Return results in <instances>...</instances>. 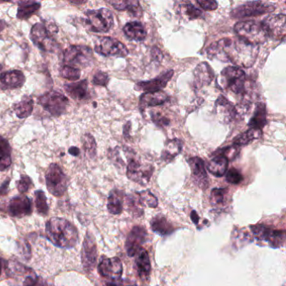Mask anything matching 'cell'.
Instances as JSON below:
<instances>
[{
	"mask_svg": "<svg viewBox=\"0 0 286 286\" xmlns=\"http://www.w3.org/2000/svg\"><path fill=\"white\" fill-rule=\"evenodd\" d=\"M259 52V46H254L238 38L220 40L210 45L206 50L210 59L232 62L236 66L246 68H250L255 63Z\"/></svg>",
	"mask_w": 286,
	"mask_h": 286,
	"instance_id": "obj_1",
	"label": "cell"
},
{
	"mask_svg": "<svg viewBox=\"0 0 286 286\" xmlns=\"http://www.w3.org/2000/svg\"><path fill=\"white\" fill-rule=\"evenodd\" d=\"M46 233L49 240L60 247L71 249L78 243V229L64 218L49 220L46 223Z\"/></svg>",
	"mask_w": 286,
	"mask_h": 286,
	"instance_id": "obj_2",
	"label": "cell"
},
{
	"mask_svg": "<svg viewBox=\"0 0 286 286\" xmlns=\"http://www.w3.org/2000/svg\"><path fill=\"white\" fill-rule=\"evenodd\" d=\"M246 75L242 69L228 67L222 70L217 79V86L223 91H230L236 94L245 92Z\"/></svg>",
	"mask_w": 286,
	"mask_h": 286,
	"instance_id": "obj_3",
	"label": "cell"
},
{
	"mask_svg": "<svg viewBox=\"0 0 286 286\" xmlns=\"http://www.w3.org/2000/svg\"><path fill=\"white\" fill-rule=\"evenodd\" d=\"M234 31L238 35V39L254 46H259L260 44L264 43L268 39V35L263 26L255 21L238 22L234 26Z\"/></svg>",
	"mask_w": 286,
	"mask_h": 286,
	"instance_id": "obj_4",
	"label": "cell"
},
{
	"mask_svg": "<svg viewBox=\"0 0 286 286\" xmlns=\"http://www.w3.org/2000/svg\"><path fill=\"white\" fill-rule=\"evenodd\" d=\"M85 24L91 31L108 32L113 26V15L109 9L102 8L85 12Z\"/></svg>",
	"mask_w": 286,
	"mask_h": 286,
	"instance_id": "obj_5",
	"label": "cell"
},
{
	"mask_svg": "<svg viewBox=\"0 0 286 286\" xmlns=\"http://www.w3.org/2000/svg\"><path fill=\"white\" fill-rule=\"evenodd\" d=\"M93 61L92 49L84 46H71L65 50L63 62L66 66L75 67H87ZM79 69V68H78Z\"/></svg>",
	"mask_w": 286,
	"mask_h": 286,
	"instance_id": "obj_6",
	"label": "cell"
},
{
	"mask_svg": "<svg viewBox=\"0 0 286 286\" xmlns=\"http://www.w3.org/2000/svg\"><path fill=\"white\" fill-rule=\"evenodd\" d=\"M46 186L51 194L62 197L67 192L68 178L58 164H51L46 174Z\"/></svg>",
	"mask_w": 286,
	"mask_h": 286,
	"instance_id": "obj_7",
	"label": "cell"
},
{
	"mask_svg": "<svg viewBox=\"0 0 286 286\" xmlns=\"http://www.w3.org/2000/svg\"><path fill=\"white\" fill-rule=\"evenodd\" d=\"M38 103L50 115L54 117H59L66 112L69 101L63 94L51 91L40 97Z\"/></svg>",
	"mask_w": 286,
	"mask_h": 286,
	"instance_id": "obj_8",
	"label": "cell"
},
{
	"mask_svg": "<svg viewBox=\"0 0 286 286\" xmlns=\"http://www.w3.org/2000/svg\"><path fill=\"white\" fill-rule=\"evenodd\" d=\"M30 39L42 51L55 52L58 48V44L53 38L50 30L43 24L37 23L33 26L30 31Z\"/></svg>",
	"mask_w": 286,
	"mask_h": 286,
	"instance_id": "obj_9",
	"label": "cell"
},
{
	"mask_svg": "<svg viewBox=\"0 0 286 286\" xmlns=\"http://www.w3.org/2000/svg\"><path fill=\"white\" fill-rule=\"evenodd\" d=\"M254 238L268 243L270 247L279 249L284 246L285 242L284 230H275L265 225H254L251 227Z\"/></svg>",
	"mask_w": 286,
	"mask_h": 286,
	"instance_id": "obj_10",
	"label": "cell"
},
{
	"mask_svg": "<svg viewBox=\"0 0 286 286\" xmlns=\"http://www.w3.org/2000/svg\"><path fill=\"white\" fill-rule=\"evenodd\" d=\"M95 51L104 56L125 58L128 55V50L126 46L118 40L111 37H99L95 42Z\"/></svg>",
	"mask_w": 286,
	"mask_h": 286,
	"instance_id": "obj_11",
	"label": "cell"
},
{
	"mask_svg": "<svg viewBox=\"0 0 286 286\" xmlns=\"http://www.w3.org/2000/svg\"><path fill=\"white\" fill-rule=\"evenodd\" d=\"M153 165L148 163H142L135 159L131 160L127 165V177L135 183L145 185L149 183L153 175Z\"/></svg>",
	"mask_w": 286,
	"mask_h": 286,
	"instance_id": "obj_12",
	"label": "cell"
},
{
	"mask_svg": "<svg viewBox=\"0 0 286 286\" xmlns=\"http://www.w3.org/2000/svg\"><path fill=\"white\" fill-rule=\"evenodd\" d=\"M275 6L264 2H247L240 5L231 11V16L235 18H246V17L258 16L264 14H270L275 11Z\"/></svg>",
	"mask_w": 286,
	"mask_h": 286,
	"instance_id": "obj_13",
	"label": "cell"
},
{
	"mask_svg": "<svg viewBox=\"0 0 286 286\" xmlns=\"http://www.w3.org/2000/svg\"><path fill=\"white\" fill-rule=\"evenodd\" d=\"M285 14H272L261 23L268 37L280 41L284 40L286 33Z\"/></svg>",
	"mask_w": 286,
	"mask_h": 286,
	"instance_id": "obj_14",
	"label": "cell"
},
{
	"mask_svg": "<svg viewBox=\"0 0 286 286\" xmlns=\"http://www.w3.org/2000/svg\"><path fill=\"white\" fill-rule=\"evenodd\" d=\"M98 259V250H97L96 241L92 234L87 232L83 242L82 250V263L83 268L87 272L93 270L96 265Z\"/></svg>",
	"mask_w": 286,
	"mask_h": 286,
	"instance_id": "obj_15",
	"label": "cell"
},
{
	"mask_svg": "<svg viewBox=\"0 0 286 286\" xmlns=\"http://www.w3.org/2000/svg\"><path fill=\"white\" fill-rule=\"evenodd\" d=\"M148 233L146 229L141 226H135L128 234L125 247L127 254L129 257H135L140 250H142V245L146 242Z\"/></svg>",
	"mask_w": 286,
	"mask_h": 286,
	"instance_id": "obj_16",
	"label": "cell"
},
{
	"mask_svg": "<svg viewBox=\"0 0 286 286\" xmlns=\"http://www.w3.org/2000/svg\"><path fill=\"white\" fill-rule=\"evenodd\" d=\"M98 269L101 276L115 281L121 279L123 275V264L121 260L117 257L112 259L103 258L100 261Z\"/></svg>",
	"mask_w": 286,
	"mask_h": 286,
	"instance_id": "obj_17",
	"label": "cell"
},
{
	"mask_svg": "<svg viewBox=\"0 0 286 286\" xmlns=\"http://www.w3.org/2000/svg\"><path fill=\"white\" fill-rule=\"evenodd\" d=\"M188 163L190 165L194 183L202 190L208 187V177L206 174L203 160L199 157H193L189 159Z\"/></svg>",
	"mask_w": 286,
	"mask_h": 286,
	"instance_id": "obj_18",
	"label": "cell"
},
{
	"mask_svg": "<svg viewBox=\"0 0 286 286\" xmlns=\"http://www.w3.org/2000/svg\"><path fill=\"white\" fill-rule=\"evenodd\" d=\"M173 73L174 71H168L165 73L161 74L160 77L154 78L152 80L137 83L135 86V90L148 92L161 91V89L166 87L169 81L173 77Z\"/></svg>",
	"mask_w": 286,
	"mask_h": 286,
	"instance_id": "obj_19",
	"label": "cell"
},
{
	"mask_svg": "<svg viewBox=\"0 0 286 286\" xmlns=\"http://www.w3.org/2000/svg\"><path fill=\"white\" fill-rule=\"evenodd\" d=\"M9 215L15 218H22L30 215L32 212V204L26 196H18L10 200L8 206Z\"/></svg>",
	"mask_w": 286,
	"mask_h": 286,
	"instance_id": "obj_20",
	"label": "cell"
},
{
	"mask_svg": "<svg viewBox=\"0 0 286 286\" xmlns=\"http://www.w3.org/2000/svg\"><path fill=\"white\" fill-rule=\"evenodd\" d=\"M217 116L220 121L224 124L231 123L237 116V108L225 97L220 96L215 103Z\"/></svg>",
	"mask_w": 286,
	"mask_h": 286,
	"instance_id": "obj_21",
	"label": "cell"
},
{
	"mask_svg": "<svg viewBox=\"0 0 286 286\" xmlns=\"http://www.w3.org/2000/svg\"><path fill=\"white\" fill-rule=\"evenodd\" d=\"M26 83V77L23 72L18 70L7 71L0 74V89H16Z\"/></svg>",
	"mask_w": 286,
	"mask_h": 286,
	"instance_id": "obj_22",
	"label": "cell"
},
{
	"mask_svg": "<svg viewBox=\"0 0 286 286\" xmlns=\"http://www.w3.org/2000/svg\"><path fill=\"white\" fill-rule=\"evenodd\" d=\"M214 78V71L211 68L210 65L206 62H202L197 65L194 71V86L197 89L207 86Z\"/></svg>",
	"mask_w": 286,
	"mask_h": 286,
	"instance_id": "obj_23",
	"label": "cell"
},
{
	"mask_svg": "<svg viewBox=\"0 0 286 286\" xmlns=\"http://www.w3.org/2000/svg\"><path fill=\"white\" fill-rule=\"evenodd\" d=\"M135 256H136L135 269H136L138 276L144 280L149 279L150 272H151V263H150L149 254L146 250L142 249Z\"/></svg>",
	"mask_w": 286,
	"mask_h": 286,
	"instance_id": "obj_24",
	"label": "cell"
},
{
	"mask_svg": "<svg viewBox=\"0 0 286 286\" xmlns=\"http://www.w3.org/2000/svg\"><path fill=\"white\" fill-rule=\"evenodd\" d=\"M64 89L71 99H76L78 101H82L87 99L89 96L88 92V83L87 80L80 81L78 83L66 84Z\"/></svg>",
	"mask_w": 286,
	"mask_h": 286,
	"instance_id": "obj_25",
	"label": "cell"
},
{
	"mask_svg": "<svg viewBox=\"0 0 286 286\" xmlns=\"http://www.w3.org/2000/svg\"><path fill=\"white\" fill-rule=\"evenodd\" d=\"M168 100L167 94L163 91L145 92L140 97V106L141 108L162 105Z\"/></svg>",
	"mask_w": 286,
	"mask_h": 286,
	"instance_id": "obj_26",
	"label": "cell"
},
{
	"mask_svg": "<svg viewBox=\"0 0 286 286\" xmlns=\"http://www.w3.org/2000/svg\"><path fill=\"white\" fill-rule=\"evenodd\" d=\"M123 30L128 38L135 42H142L147 35L145 28L142 24L138 21H133L126 24Z\"/></svg>",
	"mask_w": 286,
	"mask_h": 286,
	"instance_id": "obj_27",
	"label": "cell"
},
{
	"mask_svg": "<svg viewBox=\"0 0 286 286\" xmlns=\"http://www.w3.org/2000/svg\"><path fill=\"white\" fill-rule=\"evenodd\" d=\"M109 5L119 11L129 12L134 16L140 17L142 15V8L139 1L136 0H124V1H109Z\"/></svg>",
	"mask_w": 286,
	"mask_h": 286,
	"instance_id": "obj_28",
	"label": "cell"
},
{
	"mask_svg": "<svg viewBox=\"0 0 286 286\" xmlns=\"http://www.w3.org/2000/svg\"><path fill=\"white\" fill-rule=\"evenodd\" d=\"M151 229L160 236H167L175 231V227L167 218L162 215H157L150 222Z\"/></svg>",
	"mask_w": 286,
	"mask_h": 286,
	"instance_id": "obj_29",
	"label": "cell"
},
{
	"mask_svg": "<svg viewBox=\"0 0 286 286\" xmlns=\"http://www.w3.org/2000/svg\"><path fill=\"white\" fill-rule=\"evenodd\" d=\"M228 167V160L222 155H216L207 164L209 172L217 177H223Z\"/></svg>",
	"mask_w": 286,
	"mask_h": 286,
	"instance_id": "obj_30",
	"label": "cell"
},
{
	"mask_svg": "<svg viewBox=\"0 0 286 286\" xmlns=\"http://www.w3.org/2000/svg\"><path fill=\"white\" fill-rule=\"evenodd\" d=\"M266 123H267V112H266L265 104L263 103H258L256 108L254 110V115L249 123V126L251 127V128L262 129L265 126Z\"/></svg>",
	"mask_w": 286,
	"mask_h": 286,
	"instance_id": "obj_31",
	"label": "cell"
},
{
	"mask_svg": "<svg viewBox=\"0 0 286 286\" xmlns=\"http://www.w3.org/2000/svg\"><path fill=\"white\" fill-rule=\"evenodd\" d=\"M183 147V143L181 140L174 139L170 140L165 143V148L163 149L161 157L165 161H171L173 159L176 158L179 154L181 153Z\"/></svg>",
	"mask_w": 286,
	"mask_h": 286,
	"instance_id": "obj_32",
	"label": "cell"
},
{
	"mask_svg": "<svg viewBox=\"0 0 286 286\" xmlns=\"http://www.w3.org/2000/svg\"><path fill=\"white\" fill-rule=\"evenodd\" d=\"M11 152L9 141L0 136V171L8 169L11 165Z\"/></svg>",
	"mask_w": 286,
	"mask_h": 286,
	"instance_id": "obj_33",
	"label": "cell"
},
{
	"mask_svg": "<svg viewBox=\"0 0 286 286\" xmlns=\"http://www.w3.org/2000/svg\"><path fill=\"white\" fill-rule=\"evenodd\" d=\"M42 5L40 3L32 2V1H25L20 3L18 12H17V18L21 21H25L30 18L33 14H35Z\"/></svg>",
	"mask_w": 286,
	"mask_h": 286,
	"instance_id": "obj_34",
	"label": "cell"
},
{
	"mask_svg": "<svg viewBox=\"0 0 286 286\" xmlns=\"http://www.w3.org/2000/svg\"><path fill=\"white\" fill-rule=\"evenodd\" d=\"M34 109V101L30 97H24L20 103L14 105V110L17 117L20 119H26L30 116Z\"/></svg>",
	"mask_w": 286,
	"mask_h": 286,
	"instance_id": "obj_35",
	"label": "cell"
},
{
	"mask_svg": "<svg viewBox=\"0 0 286 286\" xmlns=\"http://www.w3.org/2000/svg\"><path fill=\"white\" fill-rule=\"evenodd\" d=\"M262 136V130L257 128H250L249 130L239 135L234 140V144L240 147L247 145L254 140H258Z\"/></svg>",
	"mask_w": 286,
	"mask_h": 286,
	"instance_id": "obj_36",
	"label": "cell"
},
{
	"mask_svg": "<svg viewBox=\"0 0 286 286\" xmlns=\"http://www.w3.org/2000/svg\"><path fill=\"white\" fill-rule=\"evenodd\" d=\"M108 209L113 215L120 214L123 211V197L119 190H112L108 200Z\"/></svg>",
	"mask_w": 286,
	"mask_h": 286,
	"instance_id": "obj_37",
	"label": "cell"
},
{
	"mask_svg": "<svg viewBox=\"0 0 286 286\" xmlns=\"http://www.w3.org/2000/svg\"><path fill=\"white\" fill-rule=\"evenodd\" d=\"M227 189L226 188H214L210 196V202L212 206H225L227 203Z\"/></svg>",
	"mask_w": 286,
	"mask_h": 286,
	"instance_id": "obj_38",
	"label": "cell"
},
{
	"mask_svg": "<svg viewBox=\"0 0 286 286\" xmlns=\"http://www.w3.org/2000/svg\"><path fill=\"white\" fill-rule=\"evenodd\" d=\"M179 14L188 18V20H195L202 17V11L201 9L195 7L192 4H185L179 6Z\"/></svg>",
	"mask_w": 286,
	"mask_h": 286,
	"instance_id": "obj_39",
	"label": "cell"
},
{
	"mask_svg": "<svg viewBox=\"0 0 286 286\" xmlns=\"http://www.w3.org/2000/svg\"><path fill=\"white\" fill-rule=\"evenodd\" d=\"M138 200L143 206H149L152 208H156L158 206V200L153 193L149 190H143L140 193H136Z\"/></svg>",
	"mask_w": 286,
	"mask_h": 286,
	"instance_id": "obj_40",
	"label": "cell"
},
{
	"mask_svg": "<svg viewBox=\"0 0 286 286\" xmlns=\"http://www.w3.org/2000/svg\"><path fill=\"white\" fill-rule=\"evenodd\" d=\"M34 197H35V206H36L37 212L41 215L46 216L49 211L46 195L42 190H37L34 193Z\"/></svg>",
	"mask_w": 286,
	"mask_h": 286,
	"instance_id": "obj_41",
	"label": "cell"
},
{
	"mask_svg": "<svg viewBox=\"0 0 286 286\" xmlns=\"http://www.w3.org/2000/svg\"><path fill=\"white\" fill-rule=\"evenodd\" d=\"M83 144L86 154L93 158L97 153V144L94 138L90 134H86L83 137Z\"/></svg>",
	"mask_w": 286,
	"mask_h": 286,
	"instance_id": "obj_42",
	"label": "cell"
},
{
	"mask_svg": "<svg viewBox=\"0 0 286 286\" xmlns=\"http://www.w3.org/2000/svg\"><path fill=\"white\" fill-rule=\"evenodd\" d=\"M60 73H61L62 78L67 79V80L77 81L81 77L80 69L69 67V66L62 67Z\"/></svg>",
	"mask_w": 286,
	"mask_h": 286,
	"instance_id": "obj_43",
	"label": "cell"
},
{
	"mask_svg": "<svg viewBox=\"0 0 286 286\" xmlns=\"http://www.w3.org/2000/svg\"><path fill=\"white\" fill-rule=\"evenodd\" d=\"M218 152L220 153L219 155L224 156L225 158L227 159V160H232L237 158V156L240 152V149H239V147L234 144L232 146H227L224 149H221L220 151L218 150Z\"/></svg>",
	"mask_w": 286,
	"mask_h": 286,
	"instance_id": "obj_44",
	"label": "cell"
},
{
	"mask_svg": "<svg viewBox=\"0 0 286 286\" xmlns=\"http://www.w3.org/2000/svg\"><path fill=\"white\" fill-rule=\"evenodd\" d=\"M243 179L242 174L235 168H232L231 169H229L228 172L226 175V180H227V182L233 184V185H238L242 182Z\"/></svg>",
	"mask_w": 286,
	"mask_h": 286,
	"instance_id": "obj_45",
	"label": "cell"
},
{
	"mask_svg": "<svg viewBox=\"0 0 286 286\" xmlns=\"http://www.w3.org/2000/svg\"><path fill=\"white\" fill-rule=\"evenodd\" d=\"M32 185V181L30 177L25 175H22L20 179V181L17 183L18 192L21 193H26Z\"/></svg>",
	"mask_w": 286,
	"mask_h": 286,
	"instance_id": "obj_46",
	"label": "cell"
},
{
	"mask_svg": "<svg viewBox=\"0 0 286 286\" xmlns=\"http://www.w3.org/2000/svg\"><path fill=\"white\" fill-rule=\"evenodd\" d=\"M108 81H109V78H108V74L103 72V71H99L94 75L92 83L97 86L106 87L108 85Z\"/></svg>",
	"mask_w": 286,
	"mask_h": 286,
	"instance_id": "obj_47",
	"label": "cell"
},
{
	"mask_svg": "<svg viewBox=\"0 0 286 286\" xmlns=\"http://www.w3.org/2000/svg\"><path fill=\"white\" fill-rule=\"evenodd\" d=\"M154 123L160 127L167 126L169 124V119L161 115L160 112H153L151 115Z\"/></svg>",
	"mask_w": 286,
	"mask_h": 286,
	"instance_id": "obj_48",
	"label": "cell"
},
{
	"mask_svg": "<svg viewBox=\"0 0 286 286\" xmlns=\"http://www.w3.org/2000/svg\"><path fill=\"white\" fill-rule=\"evenodd\" d=\"M197 4L206 10H215L218 8V2H216L214 0H198Z\"/></svg>",
	"mask_w": 286,
	"mask_h": 286,
	"instance_id": "obj_49",
	"label": "cell"
},
{
	"mask_svg": "<svg viewBox=\"0 0 286 286\" xmlns=\"http://www.w3.org/2000/svg\"><path fill=\"white\" fill-rule=\"evenodd\" d=\"M152 54H153V58L156 59L157 62H160V60L162 59L163 55L161 51L157 48H154L152 50Z\"/></svg>",
	"mask_w": 286,
	"mask_h": 286,
	"instance_id": "obj_50",
	"label": "cell"
},
{
	"mask_svg": "<svg viewBox=\"0 0 286 286\" xmlns=\"http://www.w3.org/2000/svg\"><path fill=\"white\" fill-rule=\"evenodd\" d=\"M9 184V180H7L5 183L3 184L2 186H0V196H5V194H7Z\"/></svg>",
	"mask_w": 286,
	"mask_h": 286,
	"instance_id": "obj_51",
	"label": "cell"
},
{
	"mask_svg": "<svg viewBox=\"0 0 286 286\" xmlns=\"http://www.w3.org/2000/svg\"><path fill=\"white\" fill-rule=\"evenodd\" d=\"M69 153L71 154V156H78L80 154V149L77 148V147H71L69 149Z\"/></svg>",
	"mask_w": 286,
	"mask_h": 286,
	"instance_id": "obj_52",
	"label": "cell"
},
{
	"mask_svg": "<svg viewBox=\"0 0 286 286\" xmlns=\"http://www.w3.org/2000/svg\"><path fill=\"white\" fill-rule=\"evenodd\" d=\"M190 218H192V220H193V222H194L195 224H197L198 223V221H199V217L197 215V213L195 212V211H193L192 213H190Z\"/></svg>",
	"mask_w": 286,
	"mask_h": 286,
	"instance_id": "obj_53",
	"label": "cell"
},
{
	"mask_svg": "<svg viewBox=\"0 0 286 286\" xmlns=\"http://www.w3.org/2000/svg\"><path fill=\"white\" fill-rule=\"evenodd\" d=\"M6 27H7V23L5 21L0 20V32H2L3 30H5Z\"/></svg>",
	"mask_w": 286,
	"mask_h": 286,
	"instance_id": "obj_54",
	"label": "cell"
},
{
	"mask_svg": "<svg viewBox=\"0 0 286 286\" xmlns=\"http://www.w3.org/2000/svg\"><path fill=\"white\" fill-rule=\"evenodd\" d=\"M3 268V259H0V274H1V271H2Z\"/></svg>",
	"mask_w": 286,
	"mask_h": 286,
	"instance_id": "obj_55",
	"label": "cell"
},
{
	"mask_svg": "<svg viewBox=\"0 0 286 286\" xmlns=\"http://www.w3.org/2000/svg\"><path fill=\"white\" fill-rule=\"evenodd\" d=\"M106 286H119L117 284H112V283H109V284H106Z\"/></svg>",
	"mask_w": 286,
	"mask_h": 286,
	"instance_id": "obj_56",
	"label": "cell"
},
{
	"mask_svg": "<svg viewBox=\"0 0 286 286\" xmlns=\"http://www.w3.org/2000/svg\"><path fill=\"white\" fill-rule=\"evenodd\" d=\"M1 70H2V67H1V66H0V71H1Z\"/></svg>",
	"mask_w": 286,
	"mask_h": 286,
	"instance_id": "obj_57",
	"label": "cell"
}]
</instances>
